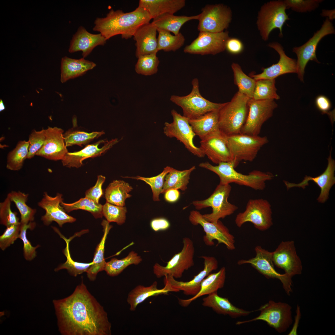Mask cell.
<instances>
[{
	"label": "cell",
	"instance_id": "obj_28",
	"mask_svg": "<svg viewBox=\"0 0 335 335\" xmlns=\"http://www.w3.org/2000/svg\"><path fill=\"white\" fill-rule=\"evenodd\" d=\"M157 29L152 23H149L140 27L133 37L136 41V56L157 54L158 50Z\"/></svg>",
	"mask_w": 335,
	"mask_h": 335
},
{
	"label": "cell",
	"instance_id": "obj_49",
	"mask_svg": "<svg viewBox=\"0 0 335 335\" xmlns=\"http://www.w3.org/2000/svg\"><path fill=\"white\" fill-rule=\"evenodd\" d=\"M172 167L167 166L164 168L162 172L158 175L150 177H145L137 176L135 177H126L143 181L149 185L152 189L154 201H159V195L162 194L165 177L172 169Z\"/></svg>",
	"mask_w": 335,
	"mask_h": 335
},
{
	"label": "cell",
	"instance_id": "obj_30",
	"mask_svg": "<svg viewBox=\"0 0 335 335\" xmlns=\"http://www.w3.org/2000/svg\"><path fill=\"white\" fill-rule=\"evenodd\" d=\"M202 304L204 307L212 308L218 314L228 315L233 318L246 316L252 312L235 306L228 298L219 296L217 292L203 298Z\"/></svg>",
	"mask_w": 335,
	"mask_h": 335
},
{
	"label": "cell",
	"instance_id": "obj_31",
	"mask_svg": "<svg viewBox=\"0 0 335 335\" xmlns=\"http://www.w3.org/2000/svg\"><path fill=\"white\" fill-rule=\"evenodd\" d=\"M96 66L94 62L82 58L78 59L65 56L61 60L60 81L62 83L81 76Z\"/></svg>",
	"mask_w": 335,
	"mask_h": 335
},
{
	"label": "cell",
	"instance_id": "obj_23",
	"mask_svg": "<svg viewBox=\"0 0 335 335\" xmlns=\"http://www.w3.org/2000/svg\"><path fill=\"white\" fill-rule=\"evenodd\" d=\"M332 149L327 159L328 164L324 171L320 175L315 177L306 176L302 181L298 184L293 183L284 181L288 190L293 187H299L304 189L309 185L308 181H313L320 188V194L317 200L321 203H325L329 198V192L332 186L335 184V161L331 156Z\"/></svg>",
	"mask_w": 335,
	"mask_h": 335
},
{
	"label": "cell",
	"instance_id": "obj_44",
	"mask_svg": "<svg viewBox=\"0 0 335 335\" xmlns=\"http://www.w3.org/2000/svg\"><path fill=\"white\" fill-rule=\"evenodd\" d=\"M158 50L164 51H175L184 45L185 38L180 32L177 35H172L170 32L161 29H157Z\"/></svg>",
	"mask_w": 335,
	"mask_h": 335
},
{
	"label": "cell",
	"instance_id": "obj_50",
	"mask_svg": "<svg viewBox=\"0 0 335 335\" xmlns=\"http://www.w3.org/2000/svg\"><path fill=\"white\" fill-rule=\"evenodd\" d=\"M126 208L115 205L106 202L103 205L102 214L109 222H115L118 224H123L126 219Z\"/></svg>",
	"mask_w": 335,
	"mask_h": 335
},
{
	"label": "cell",
	"instance_id": "obj_22",
	"mask_svg": "<svg viewBox=\"0 0 335 335\" xmlns=\"http://www.w3.org/2000/svg\"><path fill=\"white\" fill-rule=\"evenodd\" d=\"M199 148L204 155L215 163L233 161L227 136L220 130L201 140Z\"/></svg>",
	"mask_w": 335,
	"mask_h": 335
},
{
	"label": "cell",
	"instance_id": "obj_5",
	"mask_svg": "<svg viewBox=\"0 0 335 335\" xmlns=\"http://www.w3.org/2000/svg\"><path fill=\"white\" fill-rule=\"evenodd\" d=\"M231 190L230 184H219L208 198L203 200L194 201L192 203L199 210L211 207L212 212L203 214V216L208 221L217 223L220 219L232 215L238 209L237 206L228 201Z\"/></svg>",
	"mask_w": 335,
	"mask_h": 335
},
{
	"label": "cell",
	"instance_id": "obj_15",
	"mask_svg": "<svg viewBox=\"0 0 335 335\" xmlns=\"http://www.w3.org/2000/svg\"><path fill=\"white\" fill-rule=\"evenodd\" d=\"M204 259V268L191 280L186 282L178 281L169 275H165L163 279L164 287L163 288L168 293L183 292L186 295L194 296L199 291L201 284L203 279L218 268L217 259L212 256H202Z\"/></svg>",
	"mask_w": 335,
	"mask_h": 335
},
{
	"label": "cell",
	"instance_id": "obj_26",
	"mask_svg": "<svg viewBox=\"0 0 335 335\" xmlns=\"http://www.w3.org/2000/svg\"><path fill=\"white\" fill-rule=\"evenodd\" d=\"M117 138L108 141L106 139L99 141L87 145L80 151L68 152L61 160L63 166L68 168H78L82 166L83 161L89 158L99 156L118 142Z\"/></svg>",
	"mask_w": 335,
	"mask_h": 335
},
{
	"label": "cell",
	"instance_id": "obj_17",
	"mask_svg": "<svg viewBox=\"0 0 335 335\" xmlns=\"http://www.w3.org/2000/svg\"><path fill=\"white\" fill-rule=\"evenodd\" d=\"M171 113L173 121L165 123L163 132L165 135L170 138H176L195 156L199 158L204 157L200 148L194 144V139L196 135L190 124L189 119L174 109L171 110Z\"/></svg>",
	"mask_w": 335,
	"mask_h": 335
},
{
	"label": "cell",
	"instance_id": "obj_47",
	"mask_svg": "<svg viewBox=\"0 0 335 335\" xmlns=\"http://www.w3.org/2000/svg\"><path fill=\"white\" fill-rule=\"evenodd\" d=\"M104 134L103 131L87 133L70 130L63 134V136L66 147L75 145L82 146Z\"/></svg>",
	"mask_w": 335,
	"mask_h": 335
},
{
	"label": "cell",
	"instance_id": "obj_37",
	"mask_svg": "<svg viewBox=\"0 0 335 335\" xmlns=\"http://www.w3.org/2000/svg\"><path fill=\"white\" fill-rule=\"evenodd\" d=\"M133 188L130 185L121 180H115L106 188L105 197L106 202L112 204L124 206L126 199L131 196L129 193Z\"/></svg>",
	"mask_w": 335,
	"mask_h": 335
},
{
	"label": "cell",
	"instance_id": "obj_32",
	"mask_svg": "<svg viewBox=\"0 0 335 335\" xmlns=\"http://www.w3.org/2000/svg\"><path fill=\"white\" fill-rule=\"evenodd\" d=\"M185 5V0H140L138 6L145 9L153 19L164 14H174Z\"/></svg>",
	"mask_w": 335,
	"mask_h": 335
},
{
	"label": "cell",
	"instance_id": "obj_54",
	"mask_svg": "<svg viewBox=\"0 0 335 335\" xmlns=\"http://www.w3.org/2000/svg\"><path fill=\"white\" fill-rule=\"evenodd\" d=\"M46 139V129L39 131L33 130L30 134L29 152L27 159H31L36 155L43 145Z\"/></svg>",
	"mask_w": 335,
	"mask_h": 335
},
{
	"label": "cell",
	"instance_id": "obj_10",
	"mask_svg": "<svg viewBox=\"0 0 335 335\" xmlns=\"http://www.w3.org/2000/svg\"><path fill=\"white\" fill-rule=\"evenodd\" d=\"M182 242L181 250L175 254L166 266H162L158 263L154 265L153 272L157 278L169 275L175 279L181 278L185 271L194 265L195 248L193 242L187 237L184 238Z\"/></svg>",
	"mask_w": 335,
	"mask_h": 335
},
{
	"label": "cell",
	"instance_id": "obj_36",
	"mask_svg": "<svg viewBox=\"0 0 335 335\" xmlns=\"http://www.w3.org/2000/svg\"><path fill=\"white\" fill-rule=\"evenodd\" d=\"M167 293L163 288H157V283L155 281L149 286L141 285L136 286L129 293L127 301L130 306V310L134 311L137 306L148 298Z\"/></svg>",
	"mask_w": 335,
	"mask_h": 335
},
{
	"label": "cell",
	"instance_id": "obj_59",
	"mask_svg": "<svg viewBox=\"0 0 335 335\" xmlns=\"http://www.w3.org/2000/svg\"><path fill=\"white\" fill-rule=\"evenodd\" d=\"M150 225L152 229L155 231L166 230L170 226L169 221L166 219L162 217L153 219Z\"/></svg>",
	"mask_w": 335,
	"mask_h": 335
},
{
	"label": "cell",
	"instance_id": "obj_40",
	"mask_svg": "<svg viewBox=\"0 0 335 335\" xmlns=\"http://www.w3.org/2000/svg\"><path fill=\"white\" fill-rule=\"evenodd\" d=\"M7 195L11 201L15 203L20 212L21 224H27L30 222H33L37 210L36 209L30 207L26 203L29 194L20 191H13Z\"/></svg>",
	"mask_w": 335,
	"mask_h": 335
},
{
	"label": "cell",
	"instance_id": "obj_57",
	"mask_svg": "<svg viewBox=\"0 0 335 335\" xmlns=\"http://www.w3.org/2000/svg\"><path fill=\"white\" fill-rule=\"evenodd\" d=\"M244 46L242 41L236 38H229L227 40L225 46V50L230 53L236 55L242 52Z\"/></svg>",
	"mask_w": 335,
	"mask_h": 335
},
{
	"label": "cell",
	"instance_id": "obj_20",
	"mask_svg": "<svg viewBox=\"0 0 335 335\" xmlns=\"http://www.w3.org/2000/svg\"><path fill=\"white\" fill-rule=\"evenodd\" d=\"M274 264L291 277L302 273V261L297 255L293 241H282L272 252Z\"/></svg>",
	"mask_w": 335,
	"mask_h": 335
},
{
	"label": "cell",
	"instance_id": "obj_51",
	"mask_svg": "<svg viewBox=\"0 0 335 335\" xmlns=\"http://www.w3.org/2000/svg\"><path fill=\"white\" fill-rule=\"evenodd\" d=\"M34 222H30L27 224H21L20 229L18 238L21 239L23 243V254L25 259L28 261L33 259L37 255L36 249L40 247L38 245L35 247L32 246L28 240L26 236L28 229L33 230L36 227Z\"/></svg>",
	"mask_w": 335,
	"mask_h": 335
},
{
	"label": "cell",
	"instance_id": "obj_9",
	"mask_svg": "<svg viewBox=\"0 0 335 335\" xmlns=\"http://www.w3.org/2000/svg\"><path fill=\"white\" fill-rule=\"evenodd\" d=\"M233 161L236 166L242 161L252 162L261 147L269 142L266 136L239 133L227 136Z\"/></svg>",
	"mask_w": 335,
	"mask_h": 335
},
{
	"label": "cell",
	"instance_id": "obj_34",
	"mask_svg": "<svg viewBox=\"0 0 335 335\" xmlns=\"http://www.w3.org/2000/svg\"><path fill=\"white\" fill-rule=\"evenodd\" d=\"M199 14L195 16H176L166 14L153 18L151 22L157 29H161L172 32L174 35L180 33L182 26L186 22L192 20H198Z\"/></svg>",
	"mask_w": 335,
	"mask_h": 335
},
{
	"label": "cell",
	"instance_id": "obj_18",
	"mask_svg": "<svg viewBox=\"0 0 335 335\" xmlns=\"http://www.w3.org/2000/svg\"><path fill=\"white\" fill-rule=\"evenodd\" d=\"M247 120L241 133L259 135L264 123L273 115L278 105L273 100H256L250 98Z\"/></svg>",
	"mask_w": 335,
	"mask_h": 335
},
{
	"label": "cell",
	"instance_id": "obj_6",
	"mask_svg": "<svg viewBox=\"0 0 335 335\" xmlns=\"http://www.w3.org/2000/svg\"><path fill=\"white\" fill-rule=\"evenodd\" d=\"M191 83L192 90L189 94L172 95L170 98L172 102L182 109L184 116L189 119H195L208 112L219 110L224 105L225 103L213 102L203 97L199 92L197 78L193 79Z\"/></svg>",
	"mask_w": 335,
	"mask_h": 335
},
{
	"label": "cell",
	"instance_id": "obj_41",
	"mask_svg": "<svg viewBox=\"0 0 335 335\" xmlns=\"http://www.w3.org/2000/svg\"><path fill=\"white\" fill-rule=\"evenodd\" d=\"M231 67L233 73L234 83L238 87V92L252 98L256 80L246 74L238 63H232Z\"/></svg>",
	"mask_w": 335,
	"mask_h": 335
},
{
	"label": "cell",
	"instance_id": "obj_19",
	"mask_svg": "<svg viewBox=\"0 0 335 335\" xmlns=\"http://www.w3.org/2000/svg\"><path fill=\"white\" fill-rule=\"evenodd\" d=\"M229 32L219 33L199 32L197 37L183 49L185 53L204 55H215L225 50Z\"/></svg>",
	"mask_w": 335,
	"mask_h": 335
},
{
	"label": "cell",
	"instance_id": "obj_45",
	"mask_svg": "<svg viewBox=\"0 0 335 335\" xmlns=\"http://www.w3.org/2000/svg\"><path fill=\"white\" fill-rule=\"evenodd\" d=\"M61 205L67 212L82 209L90 212L96 218H102L103 216V205L86 197L72 203H66L62 201Z\"/></svg>",
	"mask_w": 335,
	"mask_h": 335
},
{
	"label": "cell",
	"instance_id": "obj_35",
	"mask_svg": "<svg viewBox=\"0 0 335 335\" xmlns=\"http://www.w3.org/2000/svg\"><path fill=\"white\" fill-rule=\"evenodd\" d=\"M101 225L103 228L104 234L96 249L92 264L87 272L88 278L92 281L96 279L99 272L104 270L106 263L104 256L105 243L107 235L112 226L105 220L103 221Z\"/></svg>",
	"mask_w": 335,
	"mask_h": 335
},
{
	"label": "cell",
	"instance_id": "obj_25",
	"mask_svg": "<svg viewBox=\"0 0 335 335\" xmlns=\"http://www.w3.org/2000/svg\"><path fill=\"white\" fill-rule=\"evenodd\" d=\"M63 132L61 128L48 127L46 129L44 144L36 155L50 160H62L68 152L64 141Z\"/></svg>",
	"mask_w": 335,
	"mask_h": 335
},
{
	"label": "cell",
	"instance_id": "obj_52",
	"mask_svg": "<svg viewBox=\"0 0 335 335\" xmlns=\"http://www.w3.org/2000/svg\"><path fill=\"white\" fill-rule=\"evenodd\" d=\"M11 202L7 195L4 201L0 203V224L6 227L21 223L17 216V213L11 209Z\"/></svg>",
	"mask_w": 335,
	"mask_h": 335
},
{
	"label": "cell",
	"instance_id": "obj_7",
	"mask_svg": "<svg viewBox=\"0 0 335 335\" xmlns=\"http://www.w3.org/2000/svg\"><path fill=\"white\" fill-rule=\"evenodd\" d=\"M287 9L284 0H273L263 4L258 11L257 25L262 39L267 41L271 32L278 29L279 36H283L282 28L289 20L286 12Z\"/></svg>",
	"mask_w": 335,
	"mask_h": 335
},
{
	"label": "cell",
	"instance_id": "obj_27",
	"mask_svg": "<svg viewBox=\"0 0 335 335\" xmlns=\"http://www.w3.org/2000/svg\"><path fill=\"white\" fill-rule=\"evenodd\" d=\"M107 40L100 33L94 34L88 32L83 26H80L73 35L69 49L70 53L81 51L83 58L87 57L96 47L103 46Z\"/></svg>",
	"mask_w": 335,
	"mask_h": 335
},
{
	"label": "cell",
	"instance_id": "obj_1",
	"mask_svg": "<svg viewBox=\"0 0 335 335\" xmlns=\"http://www.w3.org/2000/svg\"><path fill=\"white\" fill-rule=\"evenodd\" d=\"M53 302L61 334H111V324L106 312L83 281L70 296Z\"/></svg>",
	"mask_w": 335,
	"mask_h": 335
},
{
	"label": "cell",
	"instance_id": "obj_60",
	"mask_svg": "<svg viewBox=\"0 0 335 335\" xmlns=\"http://www.w3.org/2000/svg\"><path fill=\"white\" fill-rule=\"evenodd\" d=\"M164 194V198L167 201L173 203L179 199L180 193L178 190L171 189L168 190Z\"/></svg>",
	"mask_w": 335,
	"mask_h": 335
},
{
	"label": "cell",
	"instance_id": "obj_42",
	"mask_svg": "<svg viewBox=\"0 0 335 335\" xmlns=\"http://www.w3.org/2000/svg\"><path fill=\"white\" fill-rule=\"evenodd\" d=\"M142 261L141 256L134 251H132L123 258L118 259L113 258L106 262L104 270L109 276H115L119 275L129 266L138 265Z\"/></svg>",
	"mask_w": 335,
	"mask_h": 335
},
{
	"label": "cell",
	"instance_id": "obj_58",
	"mask_svg": "<svg viewBox=\"0 0 335 335\" xmlns=\"http://www.w3.org/2000/svg\"><path fill=\"white\" fill-rule=\"evenodd\" d=\"M315 104L317 109L323 114L328 115L332 107L331 102L329 99L325 96L319 95L315 100Z\"/></svg>",
	"mask_w": 335,
	"mask_h": 335
},
{
	"label": "cell",
	"instance_id": "obj_48",
	"mask_svg": "<svg viewBox=\"0 0 335 335\" xmlns=\"http://www.w3.org/2000/svg\"><path fill=\"white\" fill-rule=\"evenodd\" d=\"M138 58L135 66V70L137 74L149 76L157 73L159 61L156 54L141 56Z\"/></svg>",
	"mask_w": 335,
	"mask_h": 335
},
{
	"label": "cell",
	"instance_id": "obj_13",
	"mask_svg": "<svg viewBox=\"0 0 335 335\" xmlns=\"http://www.w3.org/2000/svg\"><path fill=\"white\" fill-rule=\"evenodd\" d=\"M335 32L333 24L327 17L320 29L315 33L307 42L300 46L293 48V51L296 54L297 57V73L301 81H304L305 68L309 61L319 63L316 57V52L319 42L324 37L334 34Z\"/></svg>",
	"mask_w": 335,
	"mask_h": 335
},
{
	"label": "cell",
	"instance_id": "obj_55",
	"mask_svg": "<svg viewBox=\"0 0 335 335\" xmlns=\"http://www.w3.org/2000/svg\"><path fill=\"white\" fill-rule=\"evenodd\" d=\"M20 226L21 223L6 227L4 233L0 236V248L2 250H4L18 238Z\"/></svg>",
	"mask_w": 335,
	"mask_h": 335
},
{
	"label": "cell",
	"instance_id": "obj_2",
	"mask_svg": "<svg viewBox=\"0 0 335 335\" xmlns=\"http://www.w3.org/2000/svg\"><path fill=\"white\" fill-rule=\"evenodd\" d=\"M151 19L148 12L139 6L126 13L111 9L106 17L96 19L93 30L100 32L107 40L118 34L122 38L127 39L133 36L141 26L150 23Z\"/></svg>",
	"mask_w": 335,
	"mask_h": 335
},
{
	"label": "cell",
	"instance_id": "obj_56",
	"mask_svg": "<svg viewBox=\"0 0 335 335\" xmlns=\"http://www.w3.org/2000/svg\"><path fill=\"white\" fill-rule=\"evenodd\" d=\"M105 180V176L101 175L98 176L95 185L86 191L85 197L99 203V199L103 194L102 187Z\"/></svg>",
	"mask_w": 335,
	"mask_h": 335
},
{
	"label": "cell",
	"instance_id": "obj_62",
	"mask_svg": "<svg viewBox=\"0 0 335 335\" xmlns=\"http://www.w3.org/2000/svg\"><path fill=\"white\" fill-rule=\"evenodd\" d=\"M335 11L333 10H323L321 14L322 16H328L327 17L330 21L335 18Z\"/></svg>",
	"mask_w": 335,
	"mask_h": 335
},
{
	"label": "cell",
	"instance_id": "obj_8",
	"mask_svg": "<svg viewBox=\"0 0 335 335\" xmlns=\"http://www.w3.org/2000/svg\"><path fill=\"white\" fill-rule=\"evenodd\" d=\"M292 310L291 306L287 303L270 300L257 310L260 312L258 316L249 320L238 321L236 324L260 320L279 333L285 332L293 322Z\"/></svg>",
	"mask_w": 335,
	"mask_h": 335
},
{
	"label": "cell",
	"instance_id": "obj_29",
	"mask_svg": "<svg viewBox=\"0 0 335 335\" xmlns=\"http://www.w3.org/2000/svg\"><path fill=\"white\" fill-rule=\"evenodd\" d=\"M226 278V269L224 267L217 272L210 273L202 282L200 290L196 295L188 299L178 298L179 304L183 307H187L201 297L217 292L224 287Z\"/></svg>",
	"mask_w": 335,
	"mask_h": 335
},
{
	"label": "cell",
	"instance_id": "obj_61",
	"mask_svg": "<svg viewBox=\"0 0 335 335\" xmlns=\"http://www.w3.org/2000/svg\"><path fill=\"white\" fill-rule=\"evenodd\" d=\"M296 312V315L295 318V321L292 329L288 334L289 335H297V328L301 317L300 308L298 305H297Z\"/></svg>",
	"mask_w": 335,
	"mask_h": 335
},
{
	"label": "cell",
	"instance_id": "obj_46",
	"mask_svg": "<svg viewBox=\"0 0 335 335\" xmlns=\"http://www.w3.org/2000/svg\"><path fill=\"white\" fill-rule=\"evenodd\" d=\"M275 79H262L256 80L252 98L256 100H278Z\"/></svg>",
	"mask_w": 335,
	"mask_h": 335
},
{
	"label": "cell",
	"instance_id": "obj_21",
	"mask_svg": "<svg viewBox=\"0 0 335 335\" xmlns=\"http://www.w3.org/2000/svg\"><path fill=\"white\" fill-rule=\"evenodd\" d=\"M62 194L58 193L54 197L49 195L46 192L43 193V197L38 203L39 207L45 212L41 220L43 224L49 226L53 221L56 222L60 227L67 223H72L76 219L68 215L61 205L63 201Z\"/></svg>",
	"mask_w": 335,
	"mask_h": 335
},
{
	"label": "cell",
	"instance_id": "obj_39",
	"mask_svg": "<svg viewBox=\"0 0 335 335\" xmlns=\"http://www.w3.org/2000/svg\"><path fill=\"white\" fill-rule=\"evenodd\" d=\"M52 228L60 237L65 240L66 243V247L63 250V252L66 257V261L55 268V271H57L62 269H66L70 275L75 277L84 272H87L92 265V262L89 263H84L74 261L71 257L69 248V243L71 239H73V237L67 239L60 233L57 228L54 226Z\"/></svg>",
	"mask_w": 335,
	"mask_h": 335
},
{
	"label": "cell",
	"instance_id": "obj_4",
	"mask_svg": "<svg viewBox=\"0 0 335 335\" xmlns=\"http://www.w3.org/2000/svg\"><path fill=\"white\" fill-rule=\"evenodd\" d=\"M249 99L238 92L219 110V129L226 136L241 133L247 119Z\"/></svg>",
	"mask_w": 335,
	"mask_h": 335
},
{
	"label": "cell",
	"instance_id": "obj_38",
	"mask_svg": "<svg viewBox=\"0 0 335 335\" xmlns=\"http://www.w3.org/2000/svg\"><path fill=\"white\" fill-rule=\"evenodd\" d=\"M195 168V166L183 170L172 168L165 177L162 194H164L168 190L171 189L185 190L187 189L191 174Z\"/></svg>",
	"mask_w": 335,
	"mask_h": 335
},
{
	"label": "cell",
	"instance_id": "obj_63",
	"mask_svg": "<svg viewBox=\"0 0 335 335\" xmlns=\"http://www.w3.org/2000/svg\"><path fill=\"white\" fill-rule=\"evenodd\" d=\"M5 109V107L3 103V102L2 100L0 99V111L1 112L2 111L4 110Z\"/></svg>",
	"mask_w": 335,
	"mask_h": 335
},
{
	"label": "cell",
	"instance_id": "obj_43",
	"mask_svg": "<svg viewBox=\"0 0 335 335\" xmlns=\"http://www.w3.org/2000/svg\"><path fill=\"white\" fill-rule=\"evenodd\" d=\"M29 146L28 141L18 142L15 148L7 155L6 168L8 169L17 171L22 168L24 161L27 159Z\"/></svg>",
	"mask_w": 335,
	"mask_h": 335
},
{
	"label": "cell",
	"instance_id": "obj_33",
	"mask_svg": "<svg viewBox=\"0 0 335 335\" xmlns=\"http://www.w3.org/2000/svg\"><path fill=\"white\" fill-rule=\"evenodd\" d=\"M219 110L208 112L195 119L189 120L194 132L201 140L220 130Z\"/></svg>",
	"mask_w": 335,
	"mask_h": 335
},
{
	"label": "cell",
	"instance_id": "obj_53",
	"mask_svg": "<svg viewBox=\"0 0 335 335\" xmlns=\"http://www.w3.org/2000/svg\"><path fill=\"white\" fill-rule=\"evenodd\" d=\"M322 0H285L284 1L287 9L298 12H310L316 9Z\"/></svg>",
	"mask_w": 335,
	"mask_h": 335
},
{
	"label": "cell",
	"instance_id": "obj_24",
	"mask_svg": "<svg viewBox=\"0 0 335 335\" xmlns=\"http://www.w3.org/2000/svg\"><path fill=\"white\" fill-rule=\"evenodd\" d=\"M268 46L278 52L279 56V60L277 63L269 67L263 68L262 72L260 74H250V77L256 80L262 79L271 80L275 79L284 74L297 73L296 60L286 54L283 47L280 43L276 42H272L269 43Z\"/></svg>",
	"mask_w": 335,
	"mask_h": 335
},
{
	"label": "cell",
	"instance_id": "obj_11",
	"mask_svg": "<svg viewBox=\"0 0 335 335\" xmlns=\"http://www.w3.org/2000/svg\"><path fill=\"white\" fill-rule=\"evenodd\" d=\"M271 205L263 199H250L248 202L244 211L239 213L235 223L239 227L247 222L252 223L257 229L264 231L272 225Z\"/></svg>",
	"mask_w": 335,
	"mask_h": 335
},
{
	"label": "cell",
	"instance_id": "obj_3",
	"mask_svg": "<svg viewBox=\"0 0 335 335\" xmlns=\"http://www.w3.org/2000/svg\"><path fill=\"white\" fill-rule=\"evenodd\" d=\"M199 166L211 171L219 176V184H230L234 183L249 187L256 190H261L266 187V182L272 180L274 175L271 173L254 170L248 175H244L236 171V167L233 161L221 162L214 166L208 162L200 163Z\"/></svg>",
	"mask_w": 335,
	"mask_h": 335
},
{
	"label": "cell",
	"instance_id": "obj_16",
	"mask_svg": "<svg viewBox=\"0 0 335 335\" xmlns=\"http://www.w3.org/2000/svg\"><path fill=\"white\" fill-rule=\"evenodd\" d=\"M255 256L249 259L239 260V265L249 264L261 274L268 279H276L282 283L283 288L287 295L289 296L292 292V277L285 273L281 274L274 267L272 252L262 248L260 246L255 248Z\"/></svg>",
	"mask_w": 335,
	"mask_h": 335
},
{
	"label": "cell",
	"instance_id": "obj_12",
	"mask_svg": "<svg viewBox=\"0 0 335 335\" xmlns=\"http://www.w3.org/2000/svg\"><path fill=\"white\" fill-rule=\"evenodd\" d=\"M232 16L230 8L224 4L207 5L199 14L198 30L214 33L223 32L229 27Z\"/></svg>",
	"mask_w": 335,
	"mask_h": 335
},
{
	"label": "cell",
	"instance_id": "obj_14",
	"mask_svg": "<svg viewBox=\"0 0 335 335\" xmlns=\"http://www.w3.org/2000/svg\"><path fill=\"white\" fill-rule=\"evenodd\" d=\"M189 220L193 225H199L203 227L205 233L203 240L206 245L213 246L214 244L213 241L215 240L217 241L218 245L223 243L228 250L235 249L234 236L220 220L217 223L208 221L204 219L203 215L196 210L190 212Z\"/></svg>",
	"mask_w": 335,
	"mask_h": 335
}]
</instances>
